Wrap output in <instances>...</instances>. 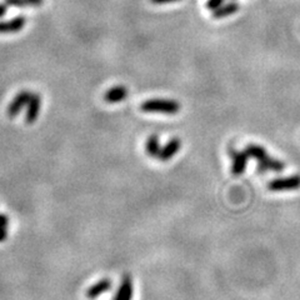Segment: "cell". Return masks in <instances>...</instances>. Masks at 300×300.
I'll return each instance as SVG.
<instances>
[{
    "label": "cell",
    "instance_id": "1",
    "mask_svg": "<svg viewBox=\"0 0 300 300\" xmlns=\"http://www.w3.org/2000/svg\"><path fill=\"white\" fill-rule=\"evenodd\" d=\"M245 152L250 158H254L256 160V172L259 174H265L268 172H282L285 169V162L270 156L266 152V149L262 145L249 144L245 148Z\"/></svg>",
    "mask_w": 300,
    "mask_h": 300
},
{
    "label": "cell",
    "instance_id": "20",
    "mask_svg": "<svg viewBox=\"0 0 300 300\" xmlns=\"http://www.w3.org/2000/svg\"><path fill=\"white\" fill-rule=\"evenodd\" d=\"M29 2V5H32V6H40L42 5V0H28Z\"/></svg>",
    "mask_w": 300,
    "mask_h": 300
},
{
    "label": "cell",
    "instance_id": "3",
    "mask_svg": "<svg viewBox=\"0 0 300 300\" xmlns=\"http://www.w3.org/2000/svg\"><path fill=\"white\" fill-rule=\"evenodd\" d=\"M300 188V175H292V176L276 178L272 179L268 184V189L270 192H289L296 190Z\"/></svg>",
    "mask_w": 300,
    "mask_h": 300
},
{
    "label": "cell",
    "instance_id": "2",
    "mask_svg": "<svg viewBox=\"0 0 300 300\" xmlns=\"http://www.w3.org/2000/svg\"><path fill=\"white\" fill-rule=\"evenodd\" d=\"M144 112L174 115L180 112L182 105L174 99H148L140 105Z\"/></svg>",
    "mask_w": 300,
    "mask_h": 300
},
{
    "label": "cell",
    "instance_id": "13",
    "mask_svg": "<svg viewBox=\"0 0 300 300\" xmlns=\"http://www.w3.org/2000/svg\"><path fill=\"white\" fill-rule=\"evenodd\" d=\"M160 150H162V148H160V142L158 135L152 134L150 136H148L146 142H145V152H146V154L152 158H158L160 154Z\"/></svg>",
    "mask_w": 300,
    "mask_h": 300
},
{
    "label": "cell",
    "instance_id": "4",
    "mask_svg": "<svg viewBox=\"0 0 300 300\" xmlns=\"http://www.w3.org/2000/svg\"><path fill=\"white\" fill-rule=\"evenodd\" d=\"M30 96H32V92H28V90H22L20 92H18L15 95L14 99L12 100L9 105H8V110L6 114L9 118H15L20 114L22 109L28 105V102H29Z\"/></svg>",
    "mask_w": 300,
    "mask_h": 300
},
{
    "label": "cell",
    "instance_id": "6",
    "mask_svg": "<svg viewBox=\"0 0 300 300\" xmlns=\"http://www.w3.org/2000/svg\"><path fill=\"white\" fill-rule=\"evenodd\" d=\"M230 155H232V172L234 176H240L244 174L245 168L248 164V158L249 155L246 154V152H238V150L232 149L230 150Z\"/></svg>",
    "mask_w": 300,
    "mask_h": 300
},
{
    "label": "cell",
    "instance_id": "7",
    "mask_svg": "<svg viewBox=\"0 0 300 300\" xmlns=\"http://www.w3.org/2000/svg\"><path fill=\"white\" fill-rule=\"evenodd\" d=\"M180 148H182V140H180L179 138H172V139L162 148L158 159L164 162H169L170 159H172V158L178 154Z\"/></svg>",
    "mask_w": 300,
    "mask_h": 300
},
{
    "label": "cell",
    "instance_id": "16",
    "mask_svg": "<svg viewBox=\"0 0 300 300\" xmlns=\"http://www.w3.org/2000/svg\"><path fill=\"white\" fill-rule=\"evenodd\" d=\"M8 224H9V219H8L6 215L0 214V228H4V229H6Z\"/></svg>",
    "mask_w": 300,
    "mask_h": 300
},
{
    "label": "cell",
    "instance_id": "9",
    "mask_svg": "<svg viewBox=\"0 0 300 300\" xmlns=\"http://www.w3.org/2000/svg\"><path fill=\"white\" fill-rule=\"evenodd\" d=\"M134 288H132V279L129 274H125L122 276V282H120L118 292L115 294L114 300H132Z\"/></svg>",
    "mask_w": 300,
    "mask_h": 300
},
{
    "label": "cell",
    "instance_id": "12",
    "mask_svg": "<svg viewBox=\"0 0 300 300\" xmlns=\"http://www.w3.org/2000/svg\"><path fill=\"white\" fill-rule=\"evenodd\" d=\"M239 10V4L235 2H229V4H224L222 5L220 8H218L216 10H214L212 12V18L214 19H222V18H226V16H230V15L235 14V12Z\"/></svg>",
    "mask_w": 300,
    "mask_h": 300
},
{
    "label": "cell",
    "instance_id": "14",
    "mask_svg": "<svg viewBox=\"0 0 300 300\" xmlns=\"http://www.w3.org/2000/svg\"><path fill=\"white\" fill-rule=\"evenodd\" d=\"M225 0H208L206 2V8L209 10H212V12H214V10H216L218 8H220L222 5H224Z\"/></svg>",
    "mask_w": 300,
    "mask_h": 300
},
{
    "label": "cell",
    "instance_id": "15",
    "mask_svg": "<svg viewBox=\"0 0 300 300\" xmlns=\"http://www.w3.org/2000/svg\"><path fill=\"white\" fill-rule=\"evenodd\" d=\"M9 6H15V8H25L26 5H29L28 0H5Z\"/></svg>",
    "mask_w": 300,
    "mask_h": 300
},
{
    "label": "cell",
    "instance_id": "11",
    "mask_svg": "<svg viewBox=\"0 0 300 300\" xmlns=\"http://www.w3.org/2000/svg\"><path fill=\"white\" fill-rule=\"evenodd\" d=\"M128 96V89L124 85H115V86L110 88L106 90L104 94V100L109 104H115V102H120Z\"/></svg>",
    "mask_w": 300,
    "mask_h": 300
},
{
    "label": "cell",
    "instance_id": "10",
    "mask_svg": "<svg viewBox=\"0 0 300 300\" xmlns=\"http://www.w3.org/2000/svg\"><path fill=\"white\" fill-rule=\"evenodd\" d=\"M112 282L110 279H106V278H105V279L99 280V282H95L94 285H92V286L86 290V298L90 300L96 299V298H99L100 295L109 292V290L112 289Z\"/></svg>",
    "mask_w": 300,
    "mask_h": 300
},
{
    "label": "cell",
    "instance_id": "17",
    "mask_svg": "<svg viewBox=\"0 0 300 300\" xmlns=\"http://www.w3.org/2000/svg\"><path fill=\"white\" fill-rule=\"evenodd\" d=\"M8 6H9V5H8L5 2H0V18H2L5 14H6Z\"/></svg>",
    "mask_w": 300,
    "mask_h": 300
},
{
    "label": "cell",
    "instance_id": "19",
    "mask_svg": "<svg viewBox=\"0 0 300 300\" xmlns=\"http://www.w3.org/2000/svg\"><path fill=\"white\" fill-rule=\"evenodd\" d=\"M8 238V232L6 229H4V228H0V242H4L5 239Z\"/></svg>",
    "mask_w": 300,
    "mask_h": 300
},
{
    "label": "cell",
    "instance_id": "5",
    "mask_svg": "<svg viewBox=\"0 0 300 300\" xmlns=\"http://www.w3.org/2000/svg\"><path fill=\"white\" fill-rule=\"evenodd\" d=\"M42 108V96L38 92H32L29 102L26 105V112H25V122L26 124H34L38 119Z\"/></svg>",
    "mask_w": 300,
    "mask_h": 300
},
{
    "label": "cell",
    "instance_id": "18",
    "mask_svg": "<svg viewBox=\"0 0 300 300\" xmlns=\"http://www.w3.org/2000/svg\"><path fill=\"white\" fill-rule=\"evenodd\" d=\"M150 2H152V4H168V2H179V0H150Z\"/></svg>",
    "mask_w": 300,
    "mask_h": 300
},
{
    "label": "cell",
    "instance_id": "8",
    "mask_svg": "<svg viewBox=\"0 0 300 300\" xmlns=\"http://www.w3.org/2000/svg\"><path fill=\"white\" fill-rule=\"evenodd\" d=\"M26 24L25 16H15L10 20L0 22V34H12V32H19Z\"/></svg>",
    "mask_w": 300,
    "mask_h": 300
}]
</instances>
